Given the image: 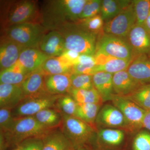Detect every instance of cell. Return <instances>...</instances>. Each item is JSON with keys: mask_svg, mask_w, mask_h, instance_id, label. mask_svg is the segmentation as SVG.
<instances>
[{"mask_svg": "<svg viewBox=\"0 0 150 150\" xmlns=\"http://www.w3.org/2000/svg\"><path fill=\"white\" fill-rule=\"evenodd\" d=\"M87 0L46 1L41 8V24L48 30L79 19Z\"/></svg>", "mask_w": 150, "mask_h": 150, "instance_id": "cell-1", "label": "cell"}, {"mask_svg": "<svg viewBox=\"0 0 150 150\" xmlns=\"http://www.w3.org/2000/svg\"><path fill=\"white\" fill-rule=\"evenodd\" d=\"M54 30L59 31L64 38L66 49L94 56L98 36L96 34L76 22L66 23Z\"/></svg>", "mask_w": 150, "mask_h": 150, "instance_id": "cell-2", "label": "cell"}, {"mask_svg": "<svg viewBox=\"0 0 150 150\" xmlns=\"http://www.w3.org/2000/svg\"><path fill=\"white\" fill-rule=\"evenodd\" d=\"M1 6V26L3 30L21 23H39L37 21L38 18L41 21V14L39 13L38 6L35 1H8L4 2Z\"/></svg>", "mask_w": 150, "mask_h": 150, "instance_id": "cell-3", "label": "cell"}, {"mask_svg": "<svg viewBox=\"0 0 150 150\" xmlns=\"http://www.w3.org/2000/svg\"><path fill=\"white\" fill-rule=\"evenodd\" d=\"M48 31L41 23H26L4 30L2 36L25 48H39L41 40Z\"/></svg>", "mask_w": 150, "mask_h": 150, "instance_id": "cell-4", "label": "cell"}, {"mask_svg": "<svg viewBox=\"0 0 150 150\" xmlns=\"http://www.w3.org/2000/svg\"><path fill=\"white\" fill-rule=\"evenodd\" d=\"M15 118L13 126L10 131L5 134L1 133L4 137L8 145L17 146L27 139L42 138L54 130L40 124L34 116Z\"/></svg>", "mask_w": 150, "mask_h": 150, "instance_id": "cell-5", "label": "cell"}, {"mask_svg": "<svg viewBox=\"0 0 150 150\" xmlns=\"http://www.w3.org/2000/svg\"><path fill=\"white\" fill-rule=\"evenodd\" d=\"M97 52L124 60H133L135 58L133 50L126 38L104 32L98 36L96 52Z\"/></svg>", "mask_w": 150, "mask_h": 150, "instance_id": "cell-6", "label": "cell"}, {"mask_svg": "<svg viewBox=\"0 0 150 150\" xmlns=\"http://www.w3.org/2000/svg\"><path fill=\"white\" fill-rule=\"evenodd\" d=\"M61 95H54L46 93L25 98L17 107L12 109L15 118L34 116L46 108H55L57 99Z\"/></svg>", "mask_w": 150, "mask_h": 150, "instance_id": "cell-7", "label": "cell"}, {"mask_svg": "<svg viewBox=\"0 0 150 150\" xmlns=\"http://www.w3.org/2000/svg\"><path fill=\"white\" fill-rule=\"evenodd\" d=\"M137 23L133 1L120 13L104 22L103 32L115 36L126 38L129 32Z\"/></svg>", "mask_w": 150, "mask_h": 150, "instance_id": "cell-8", "label": "cell"}, {"mask_svg": "<svg viewBox=\"0 0 150 150\" xmlns=\"http://www.w3.org/2000/svg\"><path fill=\"white\" fill-rule=\"evenodd\" d=\"M63 115L61 129L73 146L86 142L92 133L91 126L74 116Z\"/></svg>", "mask_w": 150, "mask_h": 150, "instance_id": "cell-9", "label": "cell"}, {"mask_svg": "<svg viewBox=\"0 0 150 150\" xmlns=\"http://www.w3.org/2000/svg\"><path fill=\"white\" fill-rule=\"evenodd\" d=\"M111 100L123 113L128 124L138 128L142 127L146 110L131 100L115 94L112 96Z\"/></svg>", "mask_w": 150, "mask_h": 150, "instance_id": "cell-10", "label": "cell"}, {"mask_svg": "<svg viewBox=\"0 0 150 150\" xmlns=\"http://www.w3.org/2000/svg\"><path fill=\"white\" fill-rule=\"evenodd\" d=\"M134 57L150 55V33L144 25L136 23L126 37Z\"/></svg>", "mask_w": 150, "mask_h": 150, "instance_id": "cell-11", "label": "cell"}, {"mask_svg": "<svg viewBox=\"0 0 150 150\" xmlns=\"http://www.w3.org/2000/svg\"><path fill=\"white\" fill-rule=\"evenodd\" d=\"M25 48L6 38H1L0 45L1 71L13 67L18 61L20 54Z\"/></svg>", "mask_w": 150, "mask_h": 150, "instance_id": "cell-12", "label": "cell"}, {"mask_svg": "<svg viewBox=\"0 0 150 150\" xmlns=\"http://www.w3.org/2000/svg\"><path fill=\"white\" fill-rule=\"evenodd\" d=\"M39 48L48 57H59L66 50L64 38L57 30H49L41 40Z\"/></svg>", "mask_w": 150, "mask_h": 150, "instance_id": "cell-13", "label": "cell"}, {"mask_svg": "<svg viewBox=\"0 0 150 150\" xmlns=\"http://www.w3.org/2000/svg\"><path fill=\"white\" fill-rule=\"evenodd\" d=\"M112 84L114 94L121 97L132 93L144 85L132 77L127 70L113 74Z\"/></svg>", "mask_w": 150, "mask_h": 150, "instance_id": "cell-14", "label": "cell"}, {"mask_svg": "<svg viewBox=\"0 0 150 150\" xmlns=\"http://www.w3.org/2000/svg\"><path fill=\"white\" fill-rule=\"evenodd\" d=\"M46 75L42 68L30 73L20 85L25 98L47 93L45 86Z\"/></svg>", "mask_w": 150, "mask_h": 150, "instance_id": "cell-15", "label": "cell"}, {"mask_svg": "<svg viewBox=\"0 0 150 150\" xmlns=\"http://www.w3.org/2000/svg\"><path fill=\"white\" fill-rule=\"evenodd\" d=\"M20 85L0 84V107L13 109L24 99Z\"/></svg>", "mask_w": 150, "mask_h": 150, "instance_id": "cell-16", "label": "cell"}, {"mask_svg": "<svg viewBox=\"0 0 150 150\" xmlns=\"http://www.w3.org/2000/svg\"><path fill=\"white\" fill-rule=\"evenodd\" d=\"M50 57L39 48H25L19 58V63L29 73L42 68L46 60Z\"/></svg>", "mask_w": 150, "mask_h": 150, "instance_id": "cell-17", "label": "cell"}, {"mask_svg": "<svg viewBox=\"0 0 150 150\" xmlns=\"http://www.w3.org/2000/svg\"><path fill=\"white\" fill-rule=\"evenodd\" d=\"M127 71L132 77L141 83H150V55L135 57Z\"/></svg>", "mask_w": 150, "mask_h": 150, "instance_id": "cell-18", "label": "cell"}, {"mask_svg": "<svg viewBox=\"0 0 150 150\" xmlns=\"http://www.w3.org/2000/svg\"><path fill=\"white\" fill-rule=\"evenodd\" d=\"M69 74L47 75L45 78V86L48 93L54 95L69 94L71 89Z\"/></svg>", "mask_w": 150, "mask_h": 150, "instance_id": "cell-19", "label": "cell"}, {"mask_svg": "<svg viewBox=\"0 0 150 150\" xmlns=\"http://www.w3.org/2000/svg\"><path fill=\"white\" fill-rule=\"evenodd\" d=\"M42 150H73L74 146L61 129H54L42 138Z\"/></svg>", "mask_w": 150, "mask_h": 150, "instance_id": "cell-20", "label": "cell"}, {"mask_svg": "<svg viewBox=\"0 0 150 150\" xmlns=\"http://www.w3.org/2000/svg\"><path fill=\"white\" fill-rule=\"evenodd\" d=\"M98 123L111 127H119L128 124L123 113L118 108L110 105L103 108L97 116Z\"/></svg>", "mask_w": 150, "mask_h": 150, "instance_id": "cell-21", "label": "cell"}, {"mask_svg": "<svg viewBox=\"0 0 150 150\" xmlns=\"http://www.w3.org/2000/svg\"><path fill=\"white\" fill-rule=\"evenodd\" d=\"M112 75L110 73L102 71L98 72L92 75L94 87L98 92L103 101L111 100L114 94Z\"/></svg>", "mask_w": 150, "mask_h": 150, "instance_id": "cell-22", "label": "cell"}, {"mask_svg": "<svg viewBox=\"0 0 150 150\" xmlns=\"http://www.w3.org/2000/svg\"><path fill=\"white\" fill-rule=\"evenodd\" d=\"M30 73L18 62L13 67L1 71L0 83L20 85Z\"/></svg>", "mask_w": 150, "mask_h": 150, "instance_id": "cell-23", "label": "cell"}, {"mask_svg": "<svg viewBox=\"0 0 150 150\" xmlns=\"http://www.w3.org/2000/svg\"><path fill=\"white\" fill-rule=\"evenodd\" d=\"M34 117L40 124L50 129H61L63 122L62 113L56 108L41 110Z\"/></svg>", "mask_w": 150, "mask_h": 150, "instance_id": "cell-24", "label": "cell"}, {"mask_svg": "<svg viewBox=\"0 0 150 150\" xmlns=\"http://www.w3.org/2000/svg\"><path fill=\"white\" fill-rule=\"evenodd\" d=\"M73 66L62 56L50 57L43 64L42 70L46 75L72 74Z\"/></svg>", "mask_w": 150, "mask_h": 150, "instance_id": "cell-25", "label": "cell"}, {"mask_svg": "<svg viewBox=\"0 0 150 150\" xmlns=\"http://www.w3.org/2000/svg\"><path fill=\"white\" fill-rule=\"evenodd\" d=\"M132 1L103 0L100 15L104 21L113 18L131 4Z\"/></svg>", "mask_w": 150, "mask_h": 150, "instance_id": "cell-26", "label": "cell"}, {"mask_svg": "<svg viewBox=\"0 0 150 150\" xmlns=\"http://www.w3.org/2000/svg\"><path fill=\"white\" fill-rule=\"evenodd\" d=\"M122 97L131 100L146 111H150V83L143 85L134 92Z\"/></svg>", "mask_w": 150, "mask_h": 150, "instance_id": "cell-27", "label": "cell"}, {"mask_svg": "<svg viewBox=\"0 0 150 150\" xmlns=\"http://www.w3.org/2000/svg\"><path fill=\"white\" fill-rule=\"evenodd\" d=\"M69 94L77 103H95L101 105L103 102L101 96L95 88L91 90L71 89Z\"/></svg>", "mask_w": 150, "mask_h": 150, "instance_id": "cell-28", "label": "cell"}, {"mask_svg": "<svg viewBox=\"0 0 150 150\" xmlns=\"http://www.w3.org/2000/svg\"><path fill=\"white\" fill-rule=\"evenodd\" d=\"M100 104L78 103L74 116L92 126L98 114Z\"/></svg>", "mask_w": 150, "mask_h": 150, "instance_id": "cell-29", "label": "cell"}, {"mask_svg": "<svg viewBox=\"0 0 150 150\" xmlns=\"http://www.w3.org/2000/svg\"><path fill=\"white\" fill-rule=\"evenodd\" d=\"M133 60L113 58L104 64L96 65L95 68V74L98 72L102 71L113 74L118 72L127 70Z\"/></svg>", "mask_w": 150, "mask_h": 150, "instance_id": "cell-30", "label": "cell"}, {"mask_svg": "<svg viewBox=\"0 0 150 150\" xmlns=\"http://www.w3.org/2000/svg\"><path fill=\"white\" fill-rule=\"evenodd\" d=\"M77 103L69 94L60 96L56 101L55 108L59 110L62 115L74 116Z\"/></svg>", "mask_w": 150, "mask_h": 150, "instance_id": "cell-31", "label": "cell"}, {"mask_svg": "<svg viewBox=\"0 0 150 150\" xmlns=\"http://www.w3.org/2000/svg\"><path fill=\"white\" fill-rule=\"evenodd\" d=\"M75 22L90 32L98 35L103 32L104 21L100 14L89 18L79 19Z\"/></svg>", "mask_w": 150, "mask_h": 150, "instance_id": "cell-32", "label": "cell"}, {"mask_svg": "<svg viewBox=\"0 0 150 150\" xmlns=\"http://www.w3.org/2000/svg\"><path fill=\"white\" fill-rule=\"evenodd\" d=\"M72 89L91 90L94 88L92 75L84 74H72L70 76Z\"/></svg>", "mask_w": 150, "mask_h": 150, "instance_id": "cell-33", "label": "cell"}, {"mask_svg": "<svg viewBox=\"0 0 150 150\" xmlns=\"http://www.w3.org/2000/svg\"><path fill=\"white\" fill-rule=\"evenodd\" d=\"M137 24L144 25L150 11V0L133 1Z\"/></svg>", "mask_w": 150, "mask_h": 150, "instance_id": "cell-34", "label": "cell"}, {"mask_svg": "<svg viewBox=\"0 0 150 150\" xmlns=\"http://www.w3.org/2000/svg\"><path fill=\"white\" fill-rule=\"evenodd\" d=\"M123 131L116 129H104L99 133V137L103 142L108 144H120L124 139Z\"/></svg>", "mask_w": 150, "mask_h": 150, "instance_id": "cell-35", "label": "cell"}, {"mask_svg": "<svg viewBox=\"0 0 150 150\" xmlns=\"http://www.w3.org/2000/svg\"><path fill=\"white\" fill-rule=\"evenodd\" d=\"M12 114V109L1 108L0 110L1 133L5 134L10 131L15 121Z\"/></svg>", "mask_w": 150, "mask_h": 150, "instance_id": "cell-36", "label": "cell"}, {"mask_svg": "<svg viewBox=\"0 0 150 150\" xmlns=\"http://www.w3.org/2000/svg\"><path fill=\"white\" fill-rule=\"evenodd\" d=\"M101 2V0H87L79 19L89 18L100 14Z\"/></svg>", "mask_w": 150, "mask_h": 150, "instance_id": "cell-37", "label": "cell"}, {"mask_svg": "<svg viewBox=\"0 0 150 150\" xmlns=\"http://www.w3.org/2000/svg\"><path fill=\"white\" fill-rule=\"evenodd\" d=\"M134 150H150V134L143 131L135 138L133 143Z\"/></svg>", "mask_w": 150, "mask_h": 150, "instance_id": "cell-38", "label": "cell"}, {"mask_svg": "<svg viewBox=\"0 0 150 150\" xmlns=\"http://www.w3.org/2000/svg\"><path fill=\"white\" fill-rule=\"evenodd\" d=\"M42 138L37 137L27 139L17 145L18 149L19 150H42Z\"/></svg>", "mask_w": 150, "mask_h": 150, "instance_id": "cell-39", "label": "cell"}, {"mask_svg": "<svg viewBox=\"0 0 150 150\" xmlns=\"http://www.w3.org/2000/svg\"><path fill=\"white\" fill-rule=\"evenodd\" d=\"M80 55L77 52L66 49L61 56L73 67L77 64L78 59Z\"/></svg>", "mask_w": 150, "mask_h": 150, "instance_id": "cell-40", "label": "cell"}, {"mask_svg": "<svg viewBox=\"0 0 150 150\" xmlns=\"http://www.w3.org/2000/svg\"><path fill=\"white\" fill-rule=\"evenodd\" d=\"M144 25L148 31L150 33V11L149 15L145 21Z\"/></svg>", "mask_w": 150, "mask_h": 150, "instance_id": "cell-41", "label": "cell"}, {"mask_svg": "<svg viewBox=\"0 0 150 150\" xmlns=\"http://www.w3.org/2000/svg\"><path fill=\"white\" fill-rule=\"evenodd\" d=\"M147 129L150 131V120L148 122L147 126Z\"/></svg>", "mask_w": 150, "mask_h": 150, "instance_id": "cell-42", "label": "cell"}, {"mask_svg": "<svg viewBox=\"0 0 150 150\" xmlns=\"http://www.w3.org/2000/svg\"><path fill=\"white\" fill-rule=\"evenodd\" d=\"M73 150H85L84 149H73Z\"/></svg>", "mask_w": 150, "mask_h": 150, "instance_id": "cell-43", "label": "cell"}, {"mask_svg": "<svg viewBox=\"0 0 150 150\" xmlns=\"http://www.w3.org/2000/svg\"><path fill=\"white\" fill-rule=\"evenodd\" d=\"M15 150H19L18 149H17Z\"/></svg>", "mask_w": 150, "mask_h": 150, "instance_id": "cell-44", "label": "cell"}]
</instances>
